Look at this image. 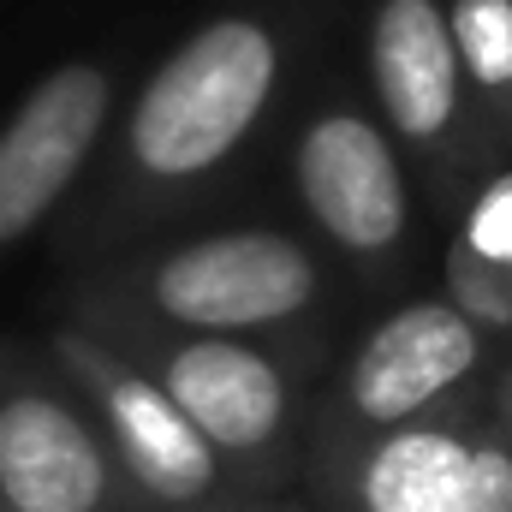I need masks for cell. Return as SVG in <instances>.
<instances>
[{
  "instance_id": "1",
  "label": "cell",
  "mask_w": 512,
  "mask_h": 512,
  "mask_svg": "<svg viewBox=\"0 0 512 512\" xmlns=\"http://www.w3.org/2000/svg\"><path fill=\"white\" fill-rule=\"evenodd\" d=\"M292 42L268 12H215L197 24L137 90L108 167L102 227L126 233L137 221L185 203L209 179H221L256 126L268 120Z\"/></svg>"
},
{
  "instance_id": "2",
  "label": "cell",
  "mask_w": 512,
  "mask_h": 512,
  "mask_svg": "<svg viewBox=\"0 0 512 512\" xmlns=\"http://www.w3.org/2000/svg\"><path fill=\"white\" fill-rule=\"evenodd\" d=\"M72 322L102 334L114 352L161 387L185 423L215 447L245 495H292L304 471V429H310V370L316 352L274 346V340H221L161 328L120 304L84 298Z\"/></svg>"
},
{
  "instance_id": "3",
  "label": "cell",
  "mask_w": 512,
  "mask_h": 512,
  "mask_svg": "<svg viewBox=\"0 0 512 512\" xmlns=\"http://www.w3.org/2000/svg\"><path fill=\"white\" fill-rule=\"evenodd\" d=\"M501 346L459 316L441 292H423L382 322L346 352L334 382L310 399V429H304V471L298 495L310 512H334L352 465L393 429L489 387Z\"/></svg>"
},
{
  "instance_id": "4",
  "label": "cell",
  "mask_w": 512,
  "mask_h": 512,
  "mask_svg": "<svg viewBox=\"0 0 512 512\" xmlns=\"http://www.w3.org/2000/svg\"><path fill=\"white\" fill-rule=\"evenodd\" d=\"M84 298L120 304L185 334L298 346V328L328 310L334 274L310 239L286 227H221L131 256L90 280Z\"/></svg>"
},
{
  "instance_id": "5",
  "label": "cell",
  "mask_w": 512,
  "mask_h": 512,
  "mask_svg": "<svg viewBox=\"0 0 512 512\" xmlns=\"http://www.w3.org/2000/svg\"><path fill=\"white\" fill-rule=\"evenodd\" d=\"M364 72L376 96V120L393 137L405 173L423 179V197L447 215L465 209V197L501 167L453 30H447V0H370L364 12Z\"/></svg>"
},
{
  "instance_id": "6",
  "label": "cell",
  "mask_w": 512,
  "mask_h": 512,
  "mask_svg": "<svg viewBox=\"0 0 512 512\" xmlns=\"http://www.w3.org/2000/svg\"><path fill=\"white\" fill-rule=\"evenodd\" d=\"M48 364L72 387V399L90 411L96 435L108 441L143 512H203L215 501L245 495L233 471L215 459V447L185 423V411L84 322L66 316L48 334Z\"/></svg>"
},
{
  "instance_id": "7",
  "label": "cell",
  "mask_w": 512,
  "mask_h": 512,
  "mask_svg": "<svg viewBox=\"0 0 512 512\" xmlns=\"http://www.w3.org/2000/svg\"><path fill=\"white\" fill-rule=\"evenodd\" d=\"M292 191L316 233L364 280H399L417 251L411 173L382 120L346 96L316 102L292 131Z\"/></svg>"
},
{
  "instance_id": "8",
  "label": "cell",
  "mask_w": 512,
  "mask_h": 512,
  "mask_svg": "<svg viewBox=\"0 0 512 512\" xmlns=\"http://www.w3.org/2000/svg\"><path fill=\"white\" fill-rule=\"evenodd\" d=\"M0 512H143L48 358L0 352Z\"/></svg>"
},
{
  "instance_id": "9",
  "label": "cell",
  "mask_w": 512,
  "mask_h": 512,
  "mask_svg": "<svg viewBox=\"0 0 512 512\" xmlns=\"http://www.w3.org/2000/svg\"><path fill=\"white\" fill-rule=\"evenodd\" d=\"M334 512H512V441L489 417V387L382 435Z\"/></svg>"
},
{
  "instance_id": "10",
  "label": "cell",
  "mask_w": 512,
  "mask_h": 512,
  "mask_svg": "<svg viewBox=\"0 0 512 512\" xmlns=\"http://www.w3.org/2000/svg\"><path fill=\"white\" fill-rule=\"evenodd\" d=\"M114 120V72L102 60L54 66L0 126V251L30 239L90 167Z\"/></svg>"
},
{
  "instance_id": "11",
  "label": "cell",
  "mask_w": 512,
  "mask_h": 512,
  "mask_svg": "<svg viewBox=\"0 0 512 512\" xmlns=\"http://www.w3.org/2000/svg\"><path fill=\"white\" fill-rule=\"evenodd\" d=\"M441 298L459 316H471L495 346L512 340V161L495 167L453 215V239L441 256Z\"/></svg>"
},
{
  "instance_id": "12",
  "label": "cell",
  "mask_w": 512,
  "mask_h": 512,
  "mask_svg": "<svg viewBox=\"0 0 512 512\" xmlns=\"http://www.w3.org/2000/svg\"><path fill=\"white\" fill-rule=\"evenodd\" d=\"M447 30L495 161H512V0H447Z\"/></svg>"
},
{
  "instance_id": "13",
  "label": "cell",
  "mask_w": 512,
  "mask_h": 512,
  "mask_svg": "<svg viewBox=\"0 0 512 512\" xmlns=\"http://www.w3.org/2000/svg\"><path fill=\"white\" fill-rule=\"evenodd\" d=\"M489 417H495V429L512 441V340L501 346V358L489 370Z\"/></svg>"
},
{
  "instance_id": "14",
  "label": "cell",
  "mask_w": 512,
  "mask_h": 512,
  "mask_svg": "<svg viewBox=\"0 0 512 512\" xmlns=\"http://www.w3.org/2000/svg\"><path fill=\"white\" fill-rule=\"evenodd\" d=\"M203 512H310V501L292 489V495H233V501H215Z\"/></svg>"
}]
</instances>
